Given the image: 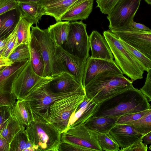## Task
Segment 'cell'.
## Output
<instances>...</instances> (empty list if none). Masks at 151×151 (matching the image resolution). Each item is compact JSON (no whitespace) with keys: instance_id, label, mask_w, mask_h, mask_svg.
<instances>
[{"instance_id":"obj_1","label":"cell","mask_w":151,"mask_h":151,"mask_svg":"<svg viewBox=\"0 0 151 151\" xmlns=\"http://www.w3.org/2000/svg\"><path fill=\"white\" fill-rule=\"evenodd\" d=\"M141 91L134 87L98 104L92 117H119L149 109L151 105Z\"/></svg>"},{"instance_id":"obj_2","label":"cell","mask_w":151,"mask_h":151,"mask_svg":"<svg viewBox=\"0 0 151 151\" xmlns=\"http://www.w3.org/2000/svg\"><path fill=\"white\" fill-rule=\"evenodd\" d=\"M49 111H32L33 120L25 129L35 151H58L61 134L50 121Z\"/></svg>"},{"instance_id":"obj_3","label":"cell","mask_w":151,"mask_h":151,"mask_svg":"<svg viewBox=\"0 0 151 151\" xmlns=\"http://www.w3.org/2000/svg\"><path fill=\"white\" fill-rule=\"evenodd\" d=\"M123 74L106 72L96 76L84 88L86 95L98 104L134 87Z\"/></svg>"},{"instance_id":"obj_4","label":"cell","mask_w":151,"mask_h":151,"mask_svg":"<svg viewBox=\"0 0 151 151\" xmlns=\"http://www.w3.org/2000/svg\"><path fill=\"white\" fill-rule=\"evenodd\" d=\"M103 35L116 63L123 74L133 82L142 79L143 68L125 48L118 37L110 30L104 31Z\"/></svg>"},{"instance_id":"obj_5","label":"cell","mask_w":151,"mask_h":151,"mask_svg":"<svg viewBox=\"0 0 151 151\" xmlns=\"http://www.w3.org/2000/svg\"><path fill=\"white\" fill-rule=\"evenodd\" d=\"M86 96L84 89L71 92L50 106V121L61 134L68 128L70 117Z\"/></svg>"},{"instance_id":"obj_6","label":"cell","mask_w":151,"mask_h":151,"mask_svg":"<svg viewBox=\"0 0 151 151\" xmlns=\"http://www.w3.org/2000/svg\"><path fill=\"white\" fill-rule=\"evenodd\" d=\"M32 37L40 47L44 62L42 77H53L64 72L61 64L57 59V46L51 38L47 29H41L36 24L31 27Z\"/></svg>"},{"instance_id":"obj_7","label":"cell","mask_w":151,"mask_h":151,"mask_svg":"<svg viewBox=\"0 0 151 151\" xmlns=\"http://www.w3.org/2000/svg\"><path fill=\"white\" fill-rule=\"evenodd\" d=\"M86 24L82 21L70 22L69 35L62 47L74 56L83 60L89 56V37L86 31Z\"/></svg>"},{"instance_id":"obj_8","label":"cell","mask_w":151,"mask_h":151,"mask_svg":"<svg viewBox=\"0 0 151 151\" xmlns=\"http://www.w3.org/2000/svg\"><path fill=\"white\" fill-rule=\"evenodd\" d=\"M52 78V77H44L23 99L29 102L32 111L41 112L48 111L50 106L53 102L70 93H52L48 83Z\"/></svg>"},{"instance_id":"obj_9","label":"cell","mask_w":151,"mask_h":151,"mask_svg":"<svg viewBox=\"0 0 151 151\" xmlns=\"http://www.w3.org/2000/svg\"><path fill=\"white\" fill-rule=\"evenodd\" d=\"M110 30L151 60L150 29L148 31L139 30L128 24Z\"/></svg>"},{"instance_id":"obj_10","label":"cell","mask_w":151,"mask_h":151,"mask_svg":"<svg viewBox=\"0 0 151 151\" xmlns=\"http://www.w3.org/2000/svg\"><path fill=\"white\" fill-rule=\"evenodd\" d=\"M99 132L90 130L83 124L67 129L61 134V141L90 149L102 151L97 141Z\"/></svg>"},{"instance_id":"obj_11","label":"cell","mask_w":151,"mask_h":151,"mask_svg":"<svg viewBox=\"0 0 151 151\" xmlns=\"http://www.w3.org/2000/svg\"><path fill=\"white\" fill-rule=\"evenodd\" d=\"M142 0H120L107 14L110 30L129 24L133 20Z\"/></svg>"},{"instance_id":"obj_12","label":"cell","mask_w":151,"mask_h":151,"mask_svg":"<svg viewBox=\"0 0 151 151\" xmlns=\"http://www.w3.org/2000/svg\"><path fill=\"white\" fill-rule=\"evenodd\" d=\"M44 77L34 71L30 59L17 74L12 84V91L17 100L22 99Z\"/></svg>"},{"instance_id":"obj_13","label":"cell","mask_w":151,"mask_h":151,"mask_svg":"<svg viewBox=\"0 0 151 151\" xmlns=\"http://www.w3.org/2000/svg\"><path fill=\"white\" fill-rule=\"evenodd\" d=\"M106 72L124 74L115 60L93 58L89 56L87 59L82 81L84 89L98 75Z\"/></svg>"},{"instance_id":"obj_14","label":"cell","mask_w":151,"mask_h":151,"mask_svg":"<svg viewBox=\"0 0 151 151\" xmlns=\"http://www.w3.org/2000/svg\"><path fill=\"white\" fill-rule=\"evenodd\" d=\"M56 56L61 64L63 71L73 76L83 87L82 81L87 60H83L74 56L60 46L57 47Z\"/></svg>"},{"instance_id":"obj_15","label":"cell","mask_w":151,"mask_h":151,"mask_svg":"<svg viewBox=\"0 0 151 151\" xmlns=\"http://www.w3.org/2000/svg\"><path fill=\"white\" fill-rule=\"evenodd\" d=\"M109 134L118 145L120 151L142 139L144 136L132 126L127 124H116Z\"/></svg>"},{"instance_id":"obj_16","label":"cell","mask_w":151,"mask_h":151,"mask_svg":"<svg viewBox=\"0 0 151 151\" xmlns=\"http://www.w3.org/2000/svg\"><path fill=\"white\" fill-rule=\"evenodd\" d=\"M48 86L51 91L55 93L71 92L84 90L73 76L66 72H63L53 77L49 83Z\"/></svg>"},{"instance_id":"obj_17","label":"cell","mask_w":151,"mask_h":151,"mask_svg":"<svg viewBox=\"0 0 151 151\" xmlns=\"http://www.w3.org/2000/svg\"><path fill=\"white\" fill-rule=\"evenodd\" d=\"M98 105L96 102L86 95L71 114L67 129L83 124L93 116Z\"/></svg>"},{"instance_id":"obj_18","label":"cell","mask_w":151,"mask_h":151,"mask_svg":"<svg viewBox=\"0 0 151 151\" xmlns=\"http://www.w3.org/2000/svg\"><path fill=\"white\" fill-rule=\"evenodd\" d=\"M89 37L91 58L114 60V56L104 36L97 31L93 30Z\"/></svg>"},{"instance_id":"obj_19","label":"cell","mask_w":151,"mask_h":151,"mask_svg":"<svg viewBox=\"0 0 151 151\" xmlns=\"http://www.w3.org/2000/svg\"><path fill=\"white\" fill-rule=\"evenodd\" d=\"M94 0H82L69 9L61 21H76L87 19L92 12Z\"/></svg>"},{"instance_id":"obj_20","label":"cell","mask_w":151,"mask_h":151,"mask_svg":"<svg viewBox=\"0 0 151 151\" xmlns=\"http://www.w3.org/2000/svg\"><path fill=\"white\" fill-rule=\"evenodd\" d=\"M27 60L15 63L0 70V93L12 92L13 81Z\"/></svg>"},{"instance_id":"obj_21","label":"cell","mask_w":151,"mask_h":151,"mask_svg":"<svg viewBox=\"0 0 151 151\" xmlns=\"http://www.w3.org/2000/svg\"><path fill=\"white\" fill-rule=\"evenodd\" d=\"M19 13L28 22L37 24L44 15L43 9L36 2H19L17 8Z\"/></svg>"},{"instance_id":"obj_22","label":"cell","mask_w":151,"mask_h":151,"mask_svg":"<svg viewBox=\"0 0 151 151\" xmlns=\"http://www.w3.org/2000/svg\"><path fill=\"white\" fill-rule=\"evenodd\" d=\"M82 0H63L42 7L44 15L53 17L56 22L62 21L63 15L71 8Z\"/></svg>"},{"instance_id":"obj_23","label":"cell","mask_w":151,"mask_h":151,"mask_svg":"<svg viewBox=\"0 0 151 151\" xmlns=\"http://www.w3.org/2000/svg\"><path fill=\"white\" fill-rule=\"evenodd\" d=\"M119 117H91L83 124L92 131L101 133H108L116 124Z\"/></svg>"},{"instance_id":"obj_24","label":"cell","mask_w":151,"mask_h":151,"mask_svg":"<svg viewBox=\"0 0 151 151\" xmlns=\"http://www.w3.org/2000/svg\"><path fill=\"white\" fill-rule=\"evenodd\" d=\"M70 22L63 21L56 22L47 28L50 37L57 47H62L68 37Z\"/></svg>"},{"instance_id":"obj_25","label":"cell","mask_w":151,"mask_h":151,"mask_svg":"<svg viewBox=\"0 0 151 151\" xmlns=\"http://www.w3.org/2000/svg\"><path fill=\"white\" fill-rule=\"evenodd\" d=\"M12 115L20 122L28 126L33 120L34 115L29 102L23 99L17 100L11 110Z\"/></svg>"},{"instance_id":"obj_26","label":"cell","mask_w":151,"mask_h":151,"mask_svg":"<svg viewBox=\"0 0 151 151\" xmlns=\"http://www.w3.org/2000/svg\"><path fill=\"white\" fill-rule=\"evenodd\" d=\"M30 52V60L32 68L37 74L42 77L44 69V62L41 50L38 42L32 37Z\"/></svg>"},{"instance_id":"obj_27","label":"cell","mask_w":151,"mask_h":151,"mask_svg":"<svg viewBox=\"0 0 151 151\" xmlns=\"http://www.w3.org/2000/svg\"><path fill=\"white\" fill-rule=\"evenodd\" d=\"M33 24L19 13V18L16 25L19 46L25 44L30 47L32 40L31 27Z\"/></svg>"},{"instance_id":"obj_28","label":"cell","mask_w":151,"mask_h":151,"mask_svg":"<svg viewBox=\"0 0 151 151\" xmlns=\"http://www.w3.org/2000/svg\"><path fill=\"white\" fill-rule=\"evenodd\" d=\"M24 125L15 117L11 115L0 129V135L10 143L17 133L25 129Z\"/></svg>"},{"instance_id":"obj_29","label":"cell","mask_w":151,"mask_h":151,"mask_svg":"<svg viewBox=\"0 0 151 151\" xmlns=\"http://www.w3.org/2000/svg\"><path fill=\"white\" fill-rule=\"evenodd\" d=\"M35 151L25 129L17 133L10 143V151Z\"/></svg>"},{"instance_id":"obj_30","label":"cell","mask_w":151,"mask_h":151,"mask_svg":"<svg viewBox=\"0 0 151 151\" xmlns=\"http://www.w3.org/2000/svg\"><path fill=\"white\" fill-rule=\"evenodd\" d=\"M4 14L0 16V39L6 37L13 31L18 19L17 20L14 13Z\"/></svg>"},{"instance_id":"obj_31","label":"cell","mask_w":151,"mask_h":151,"mask_svg":"<svg viewBox=\"0 0 151 151\" xmlns=\"http://www.w3.org/2000/svg\"><path fill=\"white\" fill-rule=\"evenodd\" d=\"M119 38L122 45L132 56L147 72L151 69V60L144 54L131 46L120 38Z\"/></svg>"},{"instance_id":"obj_32","label":"cell","mask_w":151,"mask_h":151,"mask_svg":"<svg viewBox=\"0 0 151 151\" xmlns=\"http://www.w3.org/2000/svg\"><path fill=\"white\" fill-rule=\"evenodd\" d=\"M127 124L132 126L139 133L145 135L151 132V105L150 111L137 120Z\"/></svg>"},{"instance_id":"obj_33","label":"cell","mask_w":151,"mask_h":151,"mask_svg":"<svg viewBox=\"0 0 151 151\" xmlns=\"http://www.w3.org/2000/svg\"><path fill=\"white\" fill-rule=\"evenodd\" d=\"M98 144L102 151H120V148L117 143L107 133L99 132L97 137Z\"/></svg>"},{"instance_id":"obj_34","label":"cell","mask_w":151,"mask_h":151,"mask_svg":"<svg viewBox=\"0 0 151 151\" xmlns=\"http://www.w3.org/2000/svg\"><path fill=\"white\" fill-rule=\"evenodd\" d=\"M8 58L14 63L22 62L30 59V47L25 44L19 45Z\"/></svg>"},{"instance_id":"obj_35","label":"cell","mask_w":151,"mask_h":151,"mask_svg":"<svg viewBox=\"0 0 151 151\" xmlns=\"http://www.w3.org/2000/svg\"><path fill=\"white\" fill-rule=\"evenodd\" d=\"M7 37V40L6 47L2 53L0 55L8 58L14 50L19 46L16 26Z\"/></svg>"},{"instance_id":"obj_36","label":"cell","mask_w":151,"mask_h":151,"mask_svg":"<svg viewBox=\"0 0 151 151\" xmlns=\"http://www.w3.org/2000/svg\"><path fill=\"white\" fill-rule=\"evenodd\" d=\"M150 109V108L148 109L139 112L128 114L121 116L119 117L116 122V124H126L137 120L149 112Z\"/></svg>"},{"instance_id":"obj_37","label":"cell","mask_w":151,"mask_h":151,"mask_svg":"<svg viewBox=\"0 0 151 151\" xmlns=\"http://www.w3.org/2000/svg\"><path fill=\"white\" fill-rule=\"evenodd\" d=\"M120 0H96V7L101 12L105 14H108L113 10Z\"/></svg>"},{"instance_id":"obj_38","label":"cell","mask_w":151,"mask_h":151,"mask_svg":"<svg viewBox=\"0 0 151 151\" xmlns=\"http://www.w3.org/2000/svg\"><path fill=\"white\" fill-rule=\"evenodd\" d=\"M19 3L17 0H0V16L16 10Z\"/></svg>"},{"instance_id":"obj_39","label":"cell","mask_w":151,"mask_h":151,"mask_svg":"<svg viewBox=\"0 0 151 151\" xmlns=\"http://www.w3.org/2000/svg\"><path fill=\"white\" fill-rule=\"evenodd\" d=\"M17 98L12 93H0V106H7L11 108L16 103Z\"/></svg>"},{"instance_id":"obj_40","label":"cell","mask_w":151,"mask_h":151,"mask_svg":"<svg viewBox=\"0 0 151 151\" xmlns=\"http://www.w3.org/2000/svg\"><path fill=\"white\" fill-rule=\"evenodd\" d=\"M88 151L90 149L72 143L61 141L58 148V151Z\"/></svg>"},{"instance_id":"obj_41","label":"cell","mask_w":151,"mask_h":151,"mask_svg":"<svg viewBox=\"0 0 151 151\" xmlns=\"http://www.w3.org/2000/svg\"><path fill=\"white\" fill-rule=\"evenodd\" d=\"M139 90L147 97L149 101H151V69L147 72L144 84Z\"/></svg>"},{"instance_id":"obj_42","label":"cell","mask_w":151,"mask_h":151,"mask_svg":"<svg viewBox=\"0 0 151 151\" xmlns=\"http://www.w3.org/2000/svg\"><path fill=\"white\" fill-rule=\"evenodd\" d=\"M12 108L7 106H0V129L12 115Z\"/></svg>"},{"instance_id":"obj_43","label":"cell","mask_w":151,"mask_h":151,"mask_svg":"<svg viewBox=\"0 0 151 151\" xmlns=\"http://www.w3.org/2000/svg\"><path fill=\"white\" fill-rule=\"evenodd\" d=\"M142 142V139L139 140L120 151H147L148 149L147 145Z\"/></svg>"},{"instance_id":"obj_44","label":"cell","mask_w":151,"mask_h":151,"mask_svg":"<svg viewBox=\"0 0 151 151\" xmlns=\"http://www.w3.org/2000/svg\"><path fill=\"white\" fill-rule=\"evenodd\" d=\"M15 63L12 61L9 58L0 55V70L7 66L12 65Z\"/></svg>"},{"instance_id":"obj_45","label":"cell","mask_w":151,"mask_h":151,"mask_svg":"<svg viewBox=\"0 0 151 151\" xmlns=\"http://www.w3.org/2000/svg\"><path fill=\"white\" fill-rule=\"evenodd\" d=\"M10 143L0 135V151H10Z\"/></svg>"},{"instance_id":"obj_46","label":"cell","mask_w":151,"mask_h":151,"mask_svg":"<svg viewBox=\"0 0 151 151\" xmlns=\"http://www.w3.org/2000/svg\"><path fill=\"white\" fill-rule=\"evenodd\" d=\"M133 28L141 31H148L150 29L145 25L136 22L134 20H132L129 24Z\"/></svg>"},{"instance_id":"obj_47","label":"cell","mask_w":151,"mask_h":151,"mask_svg":"<svg viewBox=\"0 0 151 151\" xmlns=\"http://www.w3.org/2000/svg\"><path fill=\"white\" fill-rule=\"evenodd\" d=\"M7 38V37L0 39V54L3 52L6 45Z\"/></svg>"},{"instance_id":"obj_48","label":"cell","mask_w":151,"mask_h":151,"mask_svg":"<svg viewBox=\"0 0 151 151\" xmlns=\"http://www.w3.org/2000/svg\"><path fill=\"white\" fill-rule=\"evenodd\" d=\"M63 0H41L38 2V4L42 7L48 4Z\"/></svg>"},{"instance_id":"obj_49","label":"cell","mask_w":151,"mask_h":151,"mask_svg":"<svg viewBox=\"0 0 151 151\" xmlns=\"http://www.w3.org/2000/svg\"><path fill=\"white\" fill-rule=\"evenodd\" d=\"M142 140L147 145L151 144V132L144 135Z\"/></svg>"},{"instance_id":"obj_50","label":"cell","mask_w":151,"mask_h":151,"mask_svg":"<svg viewBox=\"0 0 151 151\" xmlns=\"http://www.w3.org/2000/svg\"><path fill=\"white\" fill-rule=\"evenodd\" d=\"M19 2H38L41 0H17Z\"/></svg>"},{"instance_id":"obj_51","label":"cell","mask_w":151,"mask_h":151,"mask_svg":"<svg viewBox=\"0 0 151 151\" xmlns=\"http://www.w3.org/2000/svg\"><path fill=\"white\" fill-rule=\"evenodd\" d=\"M148 4L151 5V0H144Z\"/></svg>"},{"instance_id":"obj_52","label":"cell","mask_w":151,"mask_h":151,"mask_svg":"<svg viewBox=\"0 0 151 151\" xmlns=\"http://www.w3.org/2000/svg\"><path fill=\"white\" fill-rule=\"evenodd\" d=\"M149 148L150 150H151V145H150Z\"/></svg>"},{"instance_id":"obj_53","label":"cell","mask_w":151,"mask_h":151,"mask_svg":"<svg viewBox=\"0 0 151 151\" xmlns=\"http://www.w3.org/2000/svg\"><path fill=\"white\" fill-rule=\"evenodd\" d=\"M150 30H151V29H150Z\"/></svg>"}]
</instances>
